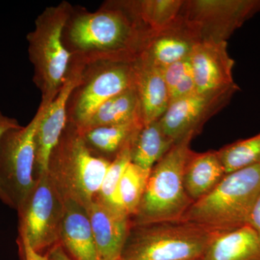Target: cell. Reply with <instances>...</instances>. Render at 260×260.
Returning a JSON list of instances; mask_svg holds the SVG:
<instances>
[{
	"label": "cell",
	"instance_id": "1",
	"mask_svg": "<svg viewBox=\"0 0 260 260\" xmlns=\"http://www.w3.org/2000/svg\"><path fill=\"white\" fill-rule=\"evenodd\" d=\"M153 36L133 0H109L93 12L73 6L63 30V42L74 64L134 63Z\"/></svg>",
	"mask_w": 260,
	"mask_h": 260
},
{
	"label": "cell",
	"instance_id": "2",
	"mask_svg": "<svg viewBox=\"0 0 260 260\" xmlns=\"http://www.w3.org/2000/svg\"><path fill=\"white\" fill-rule=\"evenodd\" d=\"M111 162L92 153L80 130L68 123L51 154L48 174L63 201L86 208L96 198Z\"/></svg>",
	"mask_w": 260,
	"mask_h": 260
},
{
	"label": "cell",
	"instance_id": "3",
	"mask_svg": "<svg viewBox=\"0 0 260 260\" xmlns=\"http://www.w3.org/2000/svg\"><path fill=\"white\" fill-rule=\"evenodd\" d=\"M73 6L62 1L47 7L26 37L29 60L34 68L32 81L42 94L41 104L46 107L57 96L69 70L71 55L63 42V30Z\"/></svg>",
	"mask_w": 260,
	"mask_h": 260
},
{
	"label": "cell",
	"instance_id": "4",
	"mask_svg": "<svg viewBox=\"0 0 260 260\" xmlns=\"http://www.w3.org/2000/svg\"><path fill=\"white\" fill-rule=\"evenodd\" d=\"M260 193V164L227 174L211 192L189 207L181 220L221 233L248 225Z\"/></svg>",
	"mask_w": 260,
	"mask_h": 260
},
{
	"label": "cell",
	"instance_id": "5",
	"mask_svg": "<svg viewBox=\"0 0 260 260\" xmlns=\"http://www.w3.org/2000/svg\"><path fill=\"white\" fill-rule=\"evenodd\" d=\"M194 137L189 135L177 142L150 171L143 198L133 225L181 220L192 204L184 186V172L193 150Z\"/></svg>",
	"mask_w": 260,
	"mask_h": 260
},
{
	"label": "cell",
	"instance_id": "6",
	"mask_svg": "<svg viewBox=\"0 0 260 260\" xmlns=\"http://www.w3.org/2000/svg\"><path fill=\"white\" fill-rule=\"evenodd\" d=\"M216 234L184 220L132 224L120 259H200Z\"/></svg>",
	"mask_w": 260,
	"mask_h": 260
},
{
	"label": "cell",
	"instance_id": "7",
	"mask_svg": "<svg viewBox=\"0 0 260 260\" xmlns=\"http://www.w3.org/2000/svg\"><path fill=\"white\" fill-rule=\"evenodd\" d=\"M48 107L40 104L26 126L7 132L0 141V187L6 205L18 210L36 182V135Z\"/></svg>",
	"mask_w": 260,
	"mask_h": 260
},
{
	"label": "cell",
	"instance_id": "8",
	"mask_svg": "<svg viewBox=\"0 0 260 260\" xmlns=\"http://www.w3.org/2000/svg\"><path fill=\"white\" fill-rule=\"evenodd\" d=\"M136 62L97 61L85 65L67 102L68 123L80 129L104 103L135 86Z\"/></svg>",
	"mask_w": 260,
	"mask_h": 260
},
{
	"label": "cell",
	"instance_id": "9",
	"mask_svg": "<svg viewBox=\"0 0 260 260\" xmlns=\"http://www.w3.org/2000/svg\"><path fill=\"white\" fill-rule=\"evenodd\" d=\"M64 201L49 174L38 176L31 191L17 210L19 239L28 242L40 254L59 243Z\"/></svg>",
	"mask_w": 260,
	"mask_h": 260
},
{
	"label": "cell",
	"instance_id": "10",
	"mask_svg": "<svg viewBox=\"0 0 260 260\" xmlns=\"http://www.w3.org/2000/svg\"><path fill=\"white\" fill-rule=\"evenodd\" d=\"M259 12L260 0H184L181 15L194 25L202 42H227Z\"/></svg>",
	"mask_w": 260,
	"mask_h": 260
},
{
	"label": "cell",
	"instance_id": "11",
	"mask_svg": "<svg viewBox=\"0 0 260 260\" xmlns=\"http://www.w3.org/2000/svg\"><path fill=\"white\" fill-rule=\"evenodd\" d=\"M239 87L212 93H194L171 102L159 119L166 135L174 142L197 136L212 116L231 102Z\"/></svg>",
	"mask_w": 260,
	"mask_h": 260
},
{
	"label": "cell",
	"instance_id": "12",
	"mask_svg": "<svg viewBox=\"0 0 260 260\" xmlns=\"http://www.w3.org/2000/svg\"><path fill=\"white\" fill-rule=\"evenodd\" d=\"M189 61L197 93H215L238 86L233 76L235 61L229 55L227 42H200Z\"/></svg>",
	"mask_w": 260,
	"mask_h": 260
},
{
	"label": "cell",
	"instance_id": "13",
	"mask_svg": "<svg viewBox=\"0 0 260 260\" xmlns=\"http://www.w3.org/2000/svg\"><path fill=\"white\" fill-rule=\"evenodd\" d=\"M84 67L70 63L64 85L57 96L48 107L41 119L36 135L38 176L47 174L49 158L68 124L66 106L68 97L78 83Z\"/></svg>",
	"mask_w": 260,
	"mask_h": 260
},
{
	"label": "cell",
	"instance_id": "14",
	"mask_svg": "<svg viewBox=\"0 0 260 260\" xmlns=\"http://www.w3.org/2000/svg\"><path fill=\"white\" fill-rule=\"evenodd\" d=\"M99 260H119L131 228L125 213L94 200L86 208Z\"/></svg>",
	"mask_w": 260,
	"mask_h": 260
},
{
	"label": "cell",
	"instance_id": "15",
	"mask_svg": "<svg viewBox=\"0 0 260 260\" xmlns=\"http://www.w3.org/2000/svg\"><path fill=\"white\" fill-rule=\"evenodd\" d=\"M201 42L194 25L180 15L170 27L153 34L140 58L164 69L189 58L194 48Z\"/></svg>",
	"mask_w": 260,
	"mask_h": 260
},
{
	"label": "cell",
	"instance_id": "16",
	"mask_svg": "<svg viewBox=\"0 0 260 260\" xmlns=\"http://www.w3.org/2000/svg\"><path fill=\"white\" fill-rule=\"evenodd\" d=\"M59 244L73 260H99L86 208L73 200L64 201Z\"/></svg>",
	"mask_w": 260,
	"mask_h": 260
},
{
	"label": "cell",
	"instance_id": "17",
	"mask_svg": "<svg viewBox=\"0 0 260 260\" xmlns=\"http://www.w3.org/2000/svg\"><path fill=\"white\" fill-rule=\"evenodd\" d=\"M136 87L143 124L159 120L170 104L162 69L140 58L136 62Z\"/></svg>",
	"mask_w": 260,
	"mask_h": 260
},
{
	"label": "cell",
	"instance_id": "18",
	"mask_svg": "<svg viewBox=\"0 0 260 260\" xmlns=\"http://www.w3.org/2000/svg\"><path fill=\"white\" fill-rule=\"evenodd\" d=\"M200 260H260V237L249 225L217 233Z\"/></svg>",
	"mask_w": 260,
	"mask_h": 260
},
{
	"label": "cell",
	"instance_id": "19",
	"mask_svg": "<svg viewBox=\"0 0 260 260\" xmlns=\"http://www.w3.org/2000/svg\"><path fill=\"white\" fill-rule=\"evenodd\" d=\"M225 175L226 173L218 151H193L184 172V186L186 194L194 203L211 192Z\"/></svg>",
	"mask_w": 260,
	"mask_h": 260
},
{
	"label": "cell",
	"instance_id": "20",
	"mask_svg": "<svg viewBox=\"0 0 260 260\" xmlns=\"http://www.w3.org/2000/svg\"><path fill=\"white\" fill-rule=\"evenodd\" d=\"M143 125V121H135L119 125L78 129L92 153L112 161L126 145L134 140Z\"/></svg>",
	"mask_w": 260,
	"mask_h": 260
},
{
	"label": "cell",
	"instance_id": "21",
	"mask_svg": "<svg viewBox=\"0 0 260 260\" xmlns=\"http://www.w3.org/2000/svg\"><path fill=\"white\" fill-rule=\"evenodd\" d=\"M135 121H143V119L139 96L135 85L104 103L80 129L119 125Z\"/></svg>",
	"mask_w": 260,
	"mask_h": 260
},
{
	"label": "cell",
	"instance_id": "22",
	"mask_svg": "<svg viewBox=\"0 0 260 260\" xmlns=\"http://www.w3.org/2000/svg\"><path fill=\"white\" fill-rule=\"evenodd\" d=\"M175 143L164 133L159 120L145 124L132 143L131 161L150 172Z\"/></svg>",
	"mask_w": 260,
	"mask_h": 260
},
{
	"label": "cell",
	"instance_id": "23",
	"mask_svg": "<svg viewBox=\"0 0 260 260\" xmlns=\"http://www.w3.org/2000/svg\"><path fill=\"white\" fill-rule=\"evenodd\" d=\"M184 0H133L140 18L157 34L172 25L180 17Z\"/></svg>",
	"mask_w": 260,
	"mask_h": 260
},
{
	"label": "cell",
	"instance_id": "24",
	"mask_svg": "<svg viewBox=\"0 0 260 260\" xmlns=\"http://www.w3.org/2000/svg\"><path fill=\"white\" fill-rule=\"evenodd\" d=\"M150 173L130 162L121 178L117 189V205L130 218L136 213Z\"/></svg>",
	"mask_w": 260,
	"mask_h": 260
},
{
	"label": "cell",
	"instance_id": "25",
	"mask_svg": "<svg viewBox=\"0 0 260 260\" xmlns=\"http://www.w3.org/2000/svg\"><path fill=\"white\" fill-rule=\"evenodd\" d=\"M227 174L260 164V133L251 138L238 140L218 150Z\"/></svg>",
	"mask_w": 260,
	"mask_h": 260
},
{
	"label": "cell",
	"instance_id": "26",
	"mask_svg": "<svg viewBox=\"0 0 260 260\" xmlns=\"http://www.w3.org/2000/svg\"><path fill=\"white\" fill-rule=\"evenodd\" d=\"M133 142L118 154L108 168L100 190L95 200L108 206L119 209L117 205V189L121 178L131 162V145ZM122 211V210H121Z\"/></svg>",
	"mask_w": 260,
	"mask_h": 260
},
{
	"label": "cell",
	"instance_id": "27",
	"mask_svg": "<svg viewBox=\"0 0 260 260\" xmlns=\"http://www.w3.org/2000/svg\"><path fill=\"white\" fill-rule=\"evenodd\" d=\"M170 103L197 93L189 58L162 69Z\"/></svg>",
	"mask_w": 260,
	"mask_h": 260
},
{
	"label": "cell",
	"instance_id": "28",
	"mask_svg": "<svg viewBox=\"0 0 260 260\" xmlns=\"http://www.w3.org/2000/svg\"><path fill=\"white\" fill-rule=\"evenodd\" d=\"M17 243L20 260H49L47 254H40L34 250L25 239L18 238Z\"/></svg>",
	"mask_w": 260,
	"mask_h": 260
},
{
	"label": "cell",
	"instance_id": "29",
	"mask_svg": "<svg viewBox=\"0 0 260 260\" xmlns=\"http://www.w3.org/2000/svg\"><path fill=\"white\" fill-rule=\"evenodd\" d=\"M21 126L15 118L10 117V116L5 115L3 112L0 110V141L3 138V135L9 131L10 129H15V128L20 127ZM0 201L3 202L6 205V199L3 191L0 187Z\"/></svg>",
	"mask_w": 260,
	"mask_h": 260
},
{
	"label": "cell",
	"instance_id": "30",
	"mask_svg": "<svg viewBox=\"0 0 260 260\" xmlns=\"http://www.w3.org/2000/svg\"><path fill=\"white\" fill-rule=\"evenodd\" d=\"M248 225L254 229L260 237V193L251 210Z\"/></svg>",
	"mask_w": 260,
	"mask_h": 260
},
{
	"label": "cell",
	"instance_id": "31",
	"mask_svg": "<svg viewBox=\"0 0 260 260\" xmlns=\"http://www.w3.org/2000/svg\"><path fill=\"white\" fill-rule=\"evenodd\" d=\"M46 254L49 260H73L59 243L51 247Z\"/></svg>",
	"mask_w": 260,
	"mask_h": 260
},
{
	"label": "cell",
	"instance_id": "32",
	"mask_svg": "<svg viewBox=\"0 0 260 260\" xmlns=\"http://www.w3.org/2000/svg\"><path fill=\"white\" fill-rule=\"evenodd\" d=\"M119 260H121V259H119Z\"/></svg>",
	"mask_w": 260,
	"mask_h": 260
},
{
	"label": "cell",
	"instance_id": "33",
	"mask_svg": "<svg viewBox=\"0 0 260 260\" xmlns=\"http://www.w3.org/2000/svg\"><path fill=\"white\" fill-rule=\"evenodd\" d=\"M198 260H200V259H198Z\"/></svg>",
	"mask_w": 260,
	"mask_h": 260
}]
</instances>
